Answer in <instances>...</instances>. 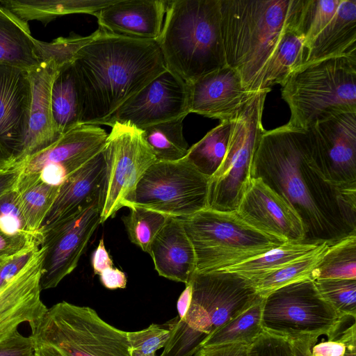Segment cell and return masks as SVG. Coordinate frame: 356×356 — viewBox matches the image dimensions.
<instances>
[{
	"mask_svg": "<svg viewBox=\"0 0 356 356\" xmlns=\"http://www.w3.org/2000/svg\"><path fill=\"white\" fill-rule=\"evenodd\" d=\"M189 86V112L220 121L230 120L255 92L248 90L236 70L227 65Z\"/></svg>",
	"mask_w": 356,
	"mask_h": 356,
	"instance_id": "ffe728a7",
	"label": "cell"
},
{
	"mask_svg": "<svg viewBox=\"0 0 356 356\" xmlns=\"http://www.w3.org/2000/svg\"><path fill=\"white\" fill-rule=\"evenodd\" d=\"M179 219L195 251L197 273L222 270L286 242L248 225L235 211L207 208Z\"/></svg>",
	"mask_w": 356,
	"mask_h": 356,
	"instance_id": "52a82bcc",
	"label": "cell"
},
{
	"mask_svg": "<svg viewBox=\"0 0 356 356\" xmlns=\"http://www.w3.org/2000/svg\"><path fill=\"white\" fill-rule=\"evenodd\" d=\"M51 104L55 125L61 136L81 125L79 92L72 62L58 70L52 83Z\"/></svg>",
	"mask_w": 356,
	"mask_h": 356,
	"instance_id": "f546056e",
	"label": "cell"
},
{
	"mask_svg": "<svg viewBox=\"0 0 356 356\" xmlns=\"http://www.w3.org/2000/svg\"><path fill=\"white\" fill-rule=\"evenodd\" d=\"M307 131L312 168L330 184L356 186V112L319 120Z\"/></svg>",
	"mask_w": 356,
	"mask_h": 356,
	"instance_id": "4fadbf2b",
	"label": "cell"
},
{
	"mask_svg": "<svg viewBox=\"0 0 356 356\" xmlns=\"http://www.w3.org/2000/svg\"><path fill=\"white\" fill-rule=\"evenodd\" d=\"M301 5L296 17L284 30L264 69L259 90L270 91L273 86L281 85L292 72L306 63V40L298 26Z\"/></svg>",
	"mask_w": 356,
	"mask_h": 356,
	"instance_id": "4316f807",
	"label": "cell"
},
{
	"mask_svg": "<svg viewBox=\"0 0 356 356\" xmlns=\"http://www.w3.org/2000/svg\"><path fill=\"white\" fill-rule=\"evenodd\" d=\"M0 356H34V341L17 331L0 343Z\"/></svg>",
	"mask_w": 356,
	"mask_h": 356,
	"instance_id": "bcb514c9",
	"label": "cell"
},
{
	"mask_svg": "<svg viewBox=\"0 0 356 356\" xmlns=\"http://www.w3.org/2000/svg\"><path fill=\"white\" fill-rule=\"evenodd\" d=\"M31 103L29 72L0 65V143L16 164L28 132Z\"/></svg>",
	"mask_w": 356,
	"mask_h": 356,
	"instance_id": "d6986e66",
	"label": "cell"
},
{
	"mask_svg": "<svg viewBox=\"0 0 356 356\" xmlns=\"http://www.w3.org/2000/svg\"><path fill=\"white\" fill-rule=\"evenodd\" d=\"M319 245L286 242L263 254L222 270L234 273L252 280L310 253Z\"/></svg>",
	"mask_w": 356,
	"mask_h": 356,
	"instance_id": "d6a6232c",
	"label": "cell"
},
{
	"mask_svg": "<svg viewBox=\"0 0 356 356\" xmlns=\"http://www.w3.org/2000/svg\"><path fill=\"white\" fill-rule=\"evenodd\" d=\"M174 328V318L163 324L152 323L140 331L127 332L131 356L154 354L164 348Z\"/></svg>",
	"mask_w": 356,
	"mask_h": 356,
	"instance_id": "ab89813d",
	"label": "cell"
},
{
	"mask_svg": "<svg viewBox=\"0 0 356 356\" xmlns=\"http://www.w3.org/2000/svg\"><path fill=\"white\" fill-rule=\"evenodd\" d=\"M263 302L264 297L259 296L248 308L212 333L201 348L228 343L252 344L264 332L261 324Z\"/></svg>",
	"mask_w": 356,
	"mask_h": 356,
	"instance_id": "1f68e13d",
	"label": "cell"
},
{
	"mask_svg": "<svg viewBox=\"0 0 356 356\" xmlns=\"http://www.w3.org/2000/svg\"><path fill=\"white\" fill-rule=\"evenodd\" d=\"M102 197L42 232V290L55 288L76 267L95 230L101 224Z\"/></svg>",
	"mask_w": 356,
	"mask_h": 356,
	"instance_id": "5bb4252c",
	"label": "cell"
},
{
	"mask_svg": "<svg viewBox=\"0 0 356 356\" xmlns=\"http://www.w3.org/2000/svg\"><path fill=\"white\" fill-rule=\"evenodd\" d=\"M15 188L30 231L42 236V224L56 200L59 186L44 181L39 173L22 172Z\"/></svg>",
	"mask_w": 356,
	"mask_h": 356,
	"instance_id": "f1b7e54d",
	"label": "cell"
},
{
	"mask_svg": "<svg viewBox=\"0 0 356 356\" xmlns=\"http://www.w3.org/2000/svg\"><path fill=\"white\" fill-rule=\"evenodd\" d=\"M0 229L10 234L35 235L27 225L15 188L0 196Z\"/></svg>",
	"mask_w": 356,
	"mask_h": 356,
	"instance_id": "60d3db41",
	"label": "cell"
},
{
	"mask_svg": "<svg viewBox=\"0 0 356 356\" xmlns=\"http://www.w3.org/2000/svg\"><path fill=\"white\" fill-rule=\"evenodd\" d=\"M40 248L35 247L13 256L0 257V289L33 259Z\"/></svg>",
	"mask_w": 356,
	"mask_h": 356,
	"instance_id": "f6af8a7d",
	"label": "cell"
},
{
	"mask_svg": "<svg viewBox=\"0 0 356 356\" xmlns=\"http://www.w3.org/2000/svg\"><path fill=\"white\" fill-rule=\"evenodd\" d=\"M156 40L167 70L188 84L226 65L220 0L168 1Z\"/></svg>",
	"mask_w": 356,
	"mask_h": 356,
	"instance_id": "277c9868",
	"label": "cell"
},
{
	"mask_svg": "<svg viewBox=\"0 0 356 356\" xmlns=\"http://www.w3.org/2000/svg\"><path fill=\"white\" fill-rule=\"evenodd\" d=\"M353 353H356L355 321L333 337L317 342L311 349L312 356H345Z\"/></svg>",
	"mask_w": 356,
	"mask_h": 356,
	"instance_id": "b9f144b4",
	"label": "cell"
},
{
	"mask_svg": "<svg viewBox=\"0 0 356 356\" xmlns=\"http://www.w3.org/2000/svg\"><path fill=\"white\" fill-rule=\"evenodd\" d=\"M107 136L97 125L81 124L16 165H19L22 172L39 173L44 181L59 186L103 149Z\"/></svg>",
	"mask_w": 356,
	"mask_h": 356,
	"instance_id": "2e32d148",
	"label": "cell"
},
{
	"mask_svg": "<svg viewBox=\"0 0 356 356\" xmlns=\"http://www.w3.org/2000/svg\"><path fill=\"white\" fill-rule=\"evenodd\" d=\"M104 149V148H103ZM106 172L103 149L59 186L56 200L43 220L40 233L84 209L102 197Z\"/></svg>",
	"mask_w": 356,
	"mask_h": 356,
	"instance_id": "7402d4cb",
	"label": "cell"
},
{
	"mask_svg": "<svg viewBox=\"0 0 356 356\" xmlns=\"http://www.w3.org/2000/svg\"><path fill=\"white\" fill-rule=\"evenodd\" d=\"M30 327L34 341L52 346L63 356H131L127 332L89 307L58 302Z\"/></svg>",
	"mask_w": 356,
	"mask_h": 356,
	"instance_id": "ba28073f",
	"label": "cell"
},
{
	"mask_svg": "<svg viewBox=\"0 0 356 356\" xmlns=\"http://www.w3.org/2000/svg\"><path fill=\"white\" fill-rule=\"evenodd\" d=\"M115 0H3L0 6L20 19L47 24L58 17L74 13L95 15Z\"/></svg>",
	"mask_w": 356,
	"mask_h": 356,
	"instance_id": "83f0119b",
	"label": "cell"
},
{
	"mask_svg": "<svg viewBox=\"0 0 356 356\" xmlns=\"http://www.w3.org/2000/svg\"><path fill=\"white\" fill-rule=\"evenodd\" d=\"M306 63L356 55V0H341L330 21L307 44Z\"/></svg>",
	"mask_w": 356,
	"mask_h": 356,
	"instance_id": "484cf974",
	"label": "cell"
},
{
	"mask_svg": "<svg viewBox=\"0 0 356 356\" xmlns=\"http://www.w3.org/2000/svg\"><path fill=\"white\" fill-rule=\"evenodd\" d=\"M80 124H102L125 101L167 68L156 40L98 28L72 61Z\"/></svg>",
	"mask_w": 356,
	"mask_h": 356,
	"instance_id": "7a4b0ae2",
	"label": "cell"
},
{
	"mask_svg": "<svg viewBox=\"0 0 356 356\" xmlns=\"http://www.w3.org/2000/svg\"><path fill=\"white\" fill-rule=\"evenodd\" d=\"M191 298L192 287L190 282H188L186 284L185 289L179 296L177 302L179 319H182L186 316L191 305Z\"/></svg>",
	"mask_w": 356,
	"mask_h": 356,
	"instance_id": "f5cc1de1",
	"label": "cell"
},
{
	"mask_svg": "<svg viewBox=\"0 0 356 356\" xmlns=\"http://www.w3.org/2000/svg\"><path fill=\"white\" fill-rule=\"evenodd\" d=\"M210 177L186 158L156 161L145 172L124 207H140L173 218L192 216L207 208Z\"/></svg>",
	"mask_w": 356,
	"mask_h": 356,
	"instance_id": "8fae6325",
	"label": "cell"
},
{
	"mask_svg": "<svg viewBox=\"0 0 356 356\" xmlns=\"http://www.w3.org/2000/svg\"><path fill=\"white\" fill-rule=\"evenodd\" d=\"M190 86L165 70L125 101L102 124H127L139 129L186 118L189 112Z\"/></svg>",
	"mask_w": 356,
	"mask_h": 356,
	"instance_id": "9a60e30c",
	"label": "cell"
},
{
	"mask_svg": "<svg viewBox=\"0 0 356 356\" xmlns=\"http://www.w3.org/2000/svg\"><path fill=\"white\" fill-rule=\"evenodd\" d=\"M148 254L158 274L188 284L196 270V258L181 220L170 217L152 240Z\"/></svg>",
	"mask_w": 356,
	"mask_h": 356,
	"instance_id": "cb8c5ba5",
	"label": "cell"
},
{
	"mask_svg": "<svg viewBox=\"0 0 356 356\" xmlns=\"http://www.w3.org/2000/svg\"><path fill=\"white\" fill-rule=\"evenodd\" d=\"M319 279L356 280V234L329 247L312 273V280Z\"/></svg>",
	"mask_w": 356,
	"mask_h": 356,
	"instance_id": "d590c367",
	"label": "cell"
},
{
	"mask_svg": "<svg viewBox=\"0 0 356 356\" xmlns=\"http://www.w3.org/2000/svg\"><path fill=\"white\" fill-rule=\"evenodd\" d=\"M348 319L321 296L310 279L286 285L264 297V331L289 339L321 335L329 339Z\"/></svg>",
	"mask_w": 356,
	"mask_h": 356,
	"instance_id": "30bf717a",
	"label": "cell"
},
{
	"mask_svg": "<svg viewBox=\"0 0 356 356\" xmlns=\"http://www.w3.org/2000/svg\"><path fill=\"white\" fill-rule=\"evenodd\" d=\"M314 282L321 296L341 316L355 319L356 280L319 279Z\"/></svg>",
	"mask_w": 356,
	"mask_h": 356,
	"instance_id": "74e56055",
	"label": "cell"
},
{
	"mask_svg": "<svg viewBox=\"0 0 356 356\" xmlns=\"http://www.w3.org/2000/svg\"><path fill=\"white\" fill-rule=\"evenodd\" d=\"M21 173L22 170L18 165L8 170H0V196L15 187Z\"/></svg>",
	"mask_w": 356,
	"mask_h": 356,
	"instance_id": "f907efd6",
	"label": "cell"
},
{
	"mask_svg": "<svg viewBox=\"0 0 356 356\" xmlns=\"http://www.w3.org/2000/svg\"><path fill=\"white\" fill-rule=\"evenodd\" d=\"M341 0H302L298 26L307 44L334 15Z\"/></svg>",
	"mask_w": 356,
	"mask_h": 356,
	"instance_id": "f35d334b",
	"label": "cell"
},
{
	"mask_svg": "<svg viewBox=\"0 0 356 356\" xmlns=\"http://www.w3.org/2000/svg\"><path fill=\"white\" fill-rule=\"evenodd\" d=\"M42 237L29 234H10L0 229V257H10L41 245Z\"/></svg>",
	"mask_w": 356,
	"mask_h": 356,
	"instance_id": "ee69618b",
	"label": "cell"
},
{
	"mask_svg": "<svg viewBox=\"0 0 356 356\" xmlns=\"http://www.w3.org/2000/svg\"><path fill=\"white\" fill-rule=\"evenodd\" d=\"M103 149L106 163L101 223L124 207L146 170L156 161L140 129L127 124L111 126Z\"/></svg>",
	"mask_w": 356,
	"mask_h": 356,
	"instance_id": "7c38bea8",
	"label": "cell"
},
{
	"mask_svg": "<svg viewBox=\"0 0 356 356\" xmlns=\"http://www.w3.org/2000/svg\"><path fill=\"white\" fill-rule=\"evenodd\" d=\"M268 92H255L230 120L225 157L209 183L207 208L234 211L252 178V165L260 138L264 102Z\"/></svg>",
	"mask_w": 356,
	"mask_h": 356,
	"instance_id": "9c48e42d",
	"label": "cell"
},
{
	"mask_svg": "<svg viewBox=\"0 0 356 356\" xmlns=\"http://www.w3.org/2000/svg\"><path fill=\"white\" fill-rule=\"evenodd\" d=\"M91 264L95 275H99L104 270L113 267V263L106 250L104 238L99 240L97 247L92 253Z\"/></svg>",
	"mask_w": 356,
	"mask_h": 356,
	"instance_id": "681fc988",
	"label": "cell"
},
{
	"mask_svg": "<svg viewBox=\"0 0 356 356\" xmlns=\"http://www.w3.org/2000/svg\"><path fill=\"white\" fill-rule=\"evenodd\" d=\"M180 118L143 128L142 136L158 161H176L184 159L188 145L183 135Z\"/></svg>",
	"mask_w": 356,
	"mask_h": 356,
	"instance_id": "836d02e7",
	"label": "cell"
},
{
	"mask_svg": "<svg viewBox=\"0 0 356 356\" xmlns=\"http://www.w3.org/2000/svg\"><path fill=\"white\" fill-rule=\"evenodd\" d=\"M318 338L317 336H305L290 339L294 356H312V347L318 342Z\"/></svg>",
	"mask_w": 356,
	"mask_h": 356,
	"instance_id": "816d5d0a",
	"label": "cell"
},
{
	"mask_svg": "<svg viewBox=\"0 0 356 356\" xmlns=\"http://www.w3.org/2000/svg\"><path fill=\"white\" fill-rule=\"evenodd\" d=\"M249 356H294L291 340L264 332L249 348Z\"/></svg>",
	"mask_w": 356,
	"mask_h": 356,
	"instance_id": "7bdbcfd3",
	"label": "cell"
},
{
	"mask_svg": "<svg viewBox=\"0 0 356 356\" xmlns=\"http://www.w3.org/2000/svg\"><path fill=\"white\" fill-rule=\"evenodd\" d=\"M43 249L0 289V343L18 331L24 323L33 325L47 307L41 299Z\"/></svg>",
	"mask_w": 356,
	"mask_h": 356,
	"instance_id": "ac0fdd59",
	"label": "cell"
},
{
	"mask_svg": "<svg viewBox=\"0 0 356 356\" xmlns=\"http://www.w3.org/2000/svg\"><path fill=\"white\" fill-rule=\"evenodd\" d=\"M235 211L261 232L286 242L305 243L306 229L300 216L260 178H252Z\"/></svg>",
	"mask_w": 356,
	"mask_h": 356,
	"instance_id": "e0dca14e",
	"label": "cell"
},
{
	"mask_svg": "<svg viewBox=\"0 0 356 356\" xmlns=\"http://www.w3.org/2000/svg\"><path fill=\"white\" fill-rule=\"evenodd\" d=\"M192 298L160 356H194L203 342L260 296L246 278L231 272L197 273L189 281Z\"/></svg>",
	"mask_w": 356,
	"mask_h": 356,
	"instance_id": "5b68a950",
	"label": "cell"
},
{
	"mask_svg": "<svg viewBox=\"0 0 356 356\" xmlns=\"http://www.w3.org/2000/svg\"><path fill=\"white\" fill-rule=\"evenodd\" d=\"M34 356H63V355L49 344L34 341Z\"/></svg>",
	"mask_w": 356,
	"mask_h": 356,
	"instance_id": "db71d44e",
	"label": "cell"
},
{
	"mask_svg": "<svg viewBox=\"0 0 356 356\" xmlns=\"http://www.w3.org/2000/svg\"><path fill=\"white\" fill-rule=\"evenodd\" d=\"M332 244L324 242L310 253L281 268L252 280H249L258 294L262 297L286 285L312 280L314 269L319 265Z\"/></svg>",
	"mask_w": 356,
	"mask_h": 356,
	"instance_id": "4dcf8cb0",
	"label": "cell"
},
{
	"mask_svg": "<svg viewBox=\"0 0 356 356\" xmlns=\"http://www.w3.org/2000/svg\"><path fill=\"white\" fill-rule=\"evenodd\" d=\"M345 356H356V353H350V354H348Z\"/></svg>",
	"mask_w": 356,
	"mask_h": 356,
	"instance_id": "9f6ffc18",
	"label": "cell"
},
{
	"mask_svg": "<svg viewBox=\"0 0 356 356\" xmlns=\"http://www.w3.org/2000/svg\"><path fill=\"white\" fill-rule=\"evenodd\" d=\"M15 165V159L0 143V170H8Z\"/></svg>",
	"mask_w": 356,
	"mask_h": 356,
	"instance_id": "11a10c76",
	"label": "cell"
},
{
	"mask_svg": "<svg viewBox=\"0 0 356 356\" xmlns=\"http://www.w3.org/2000/svg\"><path fill=\"white\" fill-rule=\"evenodd\" d=\"M250 345L228 343L202 347L194 356H249Z\"/></svg>",
	"mask_w": 356,
	"mask_h": 356,
	"instance_id": "7dc6e473",
	"label": "cell"
},
{
	"mask_svg": "<svg viewBox=\"0 0 356 356\" xmlns=\"http://www.w3.org/2000/svg\"><path fill=\"white\" fill-rule=\"evenodd\" d=\"M168 1L115 0L95 16L106 32L136 39L156 40L159 37Z\"/></svg>",
	"mask_w": 356,
	"mask_h": 356,
	"instance_id": "44dd1931",
	"label": "cell"
},
{
	"mask_svg": "<svg viewBox=\"0 0 356 356\" xmlns=\"http://www.w3.org/2000/svg\"><path fill=\"white\" fill-rule=\"evenodd\" d=\"M46 60L43 42L26 22L0 6V65L31 72Z\"/></svg>",
	"mask_w": 356,
	"mask_h": 356,
	"instance_id": "d4e9b609",
	"label": "cell"
},
{
	"mask_svg": "<svg viewBox=\"0 0 356 356\" xmlns=\"http://www.w3.org/2000/svg\"><path fill=\"white\" fill-rule=\"evenodd\" d=\"M145 356H156V355H155V353H154V354L147 355H145Z\"/></svg>",
	"mask_w": 356,
	"mask_h": 356,
	"instance_id": "6f0895ef",
	"label": "cell"
},
{
	"mask_svg": "<svg viewBox=\"0 0 356 356\" xmlns=\"http://www.w3.org/2000/svg\"><path fill=\"white\" fill-rule=\"evenodd\" d=\"M230 129V120L220 121L218 125L189 147L185 157L199 172L211 177L225 157Z\"/></svg>",
	"mask_w": 356,
	"mask_h": 356,
	"instance_id": "e575fe53",
	"label": "cell"
},
{
	"mask_svg": "<svg viewBox=\"0 0 356 356\" xmlns=\"http://www.w3.org/2000/svg\"><path fill=\"white\" fill-rule=\"evenodd\" d=\"M309 161L307 131L286 124L262 134L252 178H260L293 207L306 229L305 243L332 245L356 234V186L325 182Z\"/></svg>",
	"mask_w": 356,
	"mask_h": 356,
	"instance_id": "6da1fadb",
	"label": "cell"
},
{
	"mask_svg": "<svg viewBox=\"0 0 356 356\" xmlns=\"http://www.w3.org/2000/svg\"><path fill=\"white\" fill-rule=\"evenodd\" d=\"M302 0H220L226 65L249 91H260L264 69Z\"/></svg>",
	"mask_w": 356,
	"mask_h": 356,
	"instance_id": "3957f363",
	"label": "cell"
},
{
	"mask_svg": "<svg viewBox=\"0 0 356 356\" xmlns=\"http://www.w3.org/2000/svg\"><path fill=\"white\" fill-rule=\"evenodd\" d=\"M129 209V214L122 217L129 238L148 253L152 240L170 216L140 207H131Z\"/></svg>",
	"mask_w": 356,
	"mask_h": 356,
	"instance_id": "8d00e7d4",
	"label": "cell"
},
{
	"mask_svg": "<svg viewBox=\"0 0 356 356\" xmlns=\"http://www.w3.org/2000/svg\"><path fill=\"white\" fill-rule=\"evenodd\" d=\"M291 111L287 124L307 130L315 122L345 112H356V55L307 63L281 84Z\"/></svg>",
	"mask_w": 356,
	"mask_h": 356,
	"instance_id": "8992f818",
	"label": "cell"
},
{
	"mask_svg": "<svg viewBox=\"0 0 356 356\" xmlns=\"http://www.w3.org/2000/svg\"><path fill=\"white\" fill-rule=\"evenodd\" d=\"M60 67L53 58H49L38 68L29 72L31 103L28 132L17 163L48 147L62 136L55 125L51 104L52 83Z\"/></svg>",
	"mask_w": 356,
	"mask_h": 356,
	"instance_id": "603a6c76",
	"label": "cell"
},
{
	"mask_svg": "<svg viewBox=\"0 0 356 356\" xmlns=\"http://www.w3.org/2000/svg\"><path fill=\"white\" fill-rule=\"evenodd\" d=\"M99 275L102 284L106 289H124L127 286L125 274L117 268H108L104 270Z\"/></svg>",
	"mask_w": 356,
	"mask_h": 356,
	"instance_id": "c3c4849f",
	"label": "cell"
}]
</instances>
